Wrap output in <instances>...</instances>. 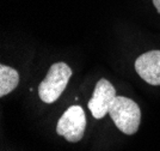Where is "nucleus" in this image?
Segmentation results:
<instances>
[{"mask_svg": "<svg viewBox=\"0 0 160 151\" xmlns=\"http://www.w3.org/2000/svg\"><path fill=\"white\" fill-rule=\"evenodd\" d=\"M109 115L115 125L124 134L132 136L139 130L141 111L138 103L124 96H116L109 109Z\"/></svg>", "mask_w": 160, "mask_h": 151, "instance_id": "f257e3e1", "label": "nucleus"}, {"mask_svg": "<svg viewBox=\"0 0 160 151\" xmlns=\"http://www.w3.org/2000/svg\"><path fill=\"white\" fill-rule=\"evenodd\" d=\"M72 77L71 67L65 62H55L49 68L46 78L38 86V95L44 103H53L65 91L69 78Z\"/></svg>", "mask_w": 160, "mask_h": 151, "instance_id": "f03ea898", "label": "nucleus"}, {"mask_svg": "<svg viewBox=\"0 0 160 151\" xmlns=\"http://www.w3.org/2000/svg\"><path fill=\"white\" fill-rule=\"evenodd\" d=\"M86 128V115L80 105H72L62 114L56 125V133L72 143L82 138Z\"/></svg>", "mask_w": 160, "mask_h": 151, "instance_id": "7ed1b4c3", "label": "nucleus"}, {"mask_svg": "<svg viewBox=\"0 0 160 151\" xmlns=\"http://www.w3.org/2000/svg\"><path fill=\"white\" fill-rule=\"evenodd\" d=\"M115 99L116 89L109 80L102 78L97 82L93 95L88 101L87 107L94 119H103L109 113V109Z\"/></svg>", "mask_w": 160, "mask_h": 151, "instance_id": "20e7f679", "label": "nucleus"}, {"mask_svg": "<svg viewBox=\"0 0 160 151\" xmlns=\"http://www.w3.org/2000/svg\"><path fill=\"white\" fill-rule=\"evenodd\" d=\"M135 70L151 85H160V51H149L135 61Z\"/></svg>", "mask_w": 160, "mask_h": 151, "instance_id": "39448f33", "label": "nucleus"}, {"mask_svg": "<svg viewBox=\"0 0 160 151\" xmlns=\"http://www.w3.org/2000/svg\"><path fill=\"white\" fill-rule=\"evenodd\" d=\"M19 83L18 72L10 66H0V96L4 97L5 95L13 91Z\"/></svg>", "mask_w": 160, "mask_h": 151, "instance_id": "423d86ee", "label": "nucleus"}, {"mask_svg": "<svg viewBox=\"0 0 160 151\" xmlns=\"http://www.w3.org/2000/svg\"><path fill=\"white\" fill-rule=\"evenodd\" d=\"M153 5L155 6L157 11L160 13V0H153Z\"/></svg>", "mask_w": 160, "mask_h": 151, "instance_id": "0eeeda50", "label": "nucleus"}]
</instances>
